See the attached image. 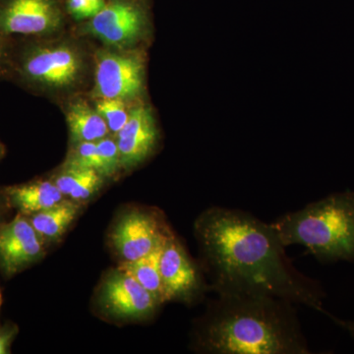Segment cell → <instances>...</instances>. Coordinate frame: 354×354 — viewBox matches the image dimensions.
Wrapping results in <instances>:
<instances>
[{"mask_svg":"<svg viewBox=\"0 0 354 354\" xmlns=\"http://www.w3.org/2000/svg\"><path fill=\"white\" fill-rule=\"evenodd\" d=\"M97 308L118 321L152 318L160 304L129 272L118 267L106 272L95 295Z\"/></svg>","mask_w":354,"mask_h":354,"instance_id":"5","label":"cell"},{"mask_svg":"<svg viewBox=\"0 0 354 354\" xmlns=\"http://www.w3.org/2000/svg\"><path fill=\"white\" fill-rule=\"evenodd\" d=\"M195 235L216 293H264L330 316L322 288L293 267L272 223L212 207L197 218Z\"/></svg>","mask_w":354,"mask_h":354,"instance_id":"1","label":"cell"},{"mask_svg":"<svg viewBox=\"0 0 354 354\" xmlns=\"http://www.w3.org/2000/svg\"><path fill=\"white\" fill-rule=\"evenodd\" d=\"M64 165L92 169L102 174V160L97 150V142L73 144Z\"/></svg>","mask_w":354,"mask_h":354,"instance_id":"19","label":"cell"},{"mask_svg":"<svg viewBox=\"0 0 354 354\" xmlns=\"http://www.w3.org/2000/svg\"><path fill=\"white\" fill-rule=\"evenodd\" d=\"M3 192L9 207L26 216L51 208L66 199L53 180H36L9 186Z\"/></svg>","mask_w":354,"mask_h":354,"instance_id":"13","label":"cell"},{"mask_svg":"<svg viewBox=\"0 0 354 354\" xmlns=\"http://www.w3.org/2000/svg\"><path fill=\"white\" fill-rule=\"evenodd\" d=\"M21 69L23 76L35 85L62 91L78 85L85 62L80 51L72 44H51L28 51Z\"/></svg>","mask_w":354,"mask_h":354,"instance_id":"4","label":"cell"},{"mask_svg":"<svg viewBox=\"0 0 354 354\" xmlns=\"http://www.w3.org/2000/svg\"><path fill=\"white\" fill-rule=\"evenodd\" d=\"M2 302H3V300H2L1 291H0V307H1Z\"/></svg>","mask_w":354,"mask_h":354,"instance_id":"27","label":"cell"},{"mask_svg":"<svg viewBox=\"0 0 354 354\" xmlns=\"http://www.w3.org/2000/svg\"><path fill=\"white\" fill-rule=\"evenodd\" d=\"M3 48L0 43V74L2 73V62H3Z\"/></svg>","mask_w":354,"mask_h":354,"instance_id":"25","label":"cell"},{"mask_svg":"<svg viewBox=\"0 0 354 354\" xmlns=\"http://www.w3.org/2000/svg\"><path fill=\"white\" fill-rule=\"evenodd\" d=\"M66 120L72 144L97 142L111 133L101 114L81 100L69 104Z\"/></svg>","mask_w":354,"mask_h":354,"instance_id":"15","label":"cell"},{"mask_svg":"<svg viewBox=\"0 0 354 354\" xmlns=\"http://www.w3.org/2000/svg\"><path fill=\"white\" fill-rule=\"evenodd\" d=\"M106 1L108 0H66V10L77 21H88L101 12Z\"/></svg>","mask_w":354,"mask_h":354,"instance_id":"21","label":"cell"},{"mask_svg":"<svg viewBox=\"0 0 354 354\" xmlns=\"http://www.w3.org/2000/svg\"><path fill=\"white\" fill-rule=\"evenodd\" d=\"M272 225L286 247L304 246L323 262L354 260V192L330 195Z\"/></svg>","mask_w":354,"mask_h":354,"instance_id":"3","label":"cell"},{"mask_svg":"<svg viewBox=\"0 0 354 354\" xmlns=\"http://www.w3.org/2000/svg\"><path fill=\"white\" fill-rule=\"evenodd\" d=\"M148 26V9L142 0H108L86 29L104 44L124 50L138 43Z\"/></svg>","mask_w":354,"mask_h":354,"instance_id":"8","label":"cell"},{"mask_svg":"<svg viewBox=\"0 0 354 354\" xmlns=\"http://www.w3.org/2000/svg\"><path fill=\"white\" fill-rule=\"evenodd\" d=\"M158 133L150 106L139 104L129 111L127 124L115 135L121 167L130 169L146 160L157 146Z\"/></svg>","mask_w":354,"mask_h":354,"instance_id":"12","label":"cell"},{"mask_svg":"<svg viewBox=\"0 0 354 354\" xmlns=\"http://www.w3.org/2000/svg\"><path fill=\"white\" fill-rule=\"evenodd\" d=\"M165 241L143 257L130 262H122L120 265L121 269L134 277L160 305L167 304L160 271V254Z\"/></svg>","mask_w":354,"mask_h":354,"instance_id":"17","label":"cell"},{"mask_svg":"<svg viewBox=\"0 0 354 354\" xmlns=\"http://www.w3.org/2000/svg\"><path fill=\"white\" fill-rule=\"evenodd\" d=\"M194 332L211 354H308L295 304L258 292L216 293Z\"/></svg>","mask_w":354,"mask_h":354,"instance_id":"2","label":"cell"},{"mask_svg":"<svg viewBox=\"0 0 354 354\" xmlns=\"http://www.w3.org/2000/svg\"><path fill=\"white\" fill-rule=\"evenodd\" d=\"M330 317L337 325L341 326L342 329L348 330L349 334L351 335V337H354V322H353V321L341 320V319L335 318V317L332 315H330Z\"/></svg>","mask_w":354,"mask_h":354,"instance_id":"23","label":"cell"},{"mask_svg":"<svg viewBox=\"0 0 354 354\" xmlns=\"http://www.w3.org/2000/svg\"><path fill=\"white\" fill-rule=\"evenodd\" d=\"M160 271L165 300L191 304L208 290L198 266L171 232L165 242L160 259Z\"/></svg>","mask_w":354,"mask_h":354,"instance_id":"9","label":"cell"},{"mask_svg":"<svg viewBox=\"0 0 354 354\" xmlns=\"http://www.w3.org/2000/svg\"><path fill=\"white\" fill-rule=\"evenodd\" d=\"M104 178L95 169L64 165L62 171L53 181L66 199L83 203L100 190L104 184Z\"/></svg>","mask_w":354,"mask_h":354,"instance_id":"16","label":"cell"},{"mask_svg":"<svg viewBox=\"0 0 354 354\" xmlns=\"http://www.w3.org/2000/svg\"><path fill=\"white\" fill-rule=\"evenodd\" d=\"M17 334V326L13 324L0 326V354L10 353L11 346Z\"/></svg>","mask_w":354,"mask_h":354,"instance_id":"22","label":"cell"},{"mask_svg":"<svg viewBox=\"0 0 354 354\" xmlns=\"http://www.w3.org/2000/svg\"><path fill=\"white\" fill-rule=\"evenodd\" d=\"M4 155V148L3 146H2V144L0 143V158L3 157Z\"/></svg>","mask_w":354,"mask_h":354,"instance_id":"26","label":"cell"},{"mask_svg":"<svg viewBox=\"0 0 354 354\" xmlns=\"http://www.w3.org/2000/svg\"><path fill=\"white\" fill-rule=\"evenodd\" d=\"M44 245L28 216L0 223V271L6 278L24 271L44 257Z\"/></svg>","mask_w":354,"mask_h":354,"instance_id":"11","label":"cell"},{"mask_svg":"<svg viewBox=\"0 0 354 354\" xmlns=\"http://www.w3.org/2000/svg\"><path fill=\"white\" fill-rule=\"evenodd\" d=\"M6 206H9V205L7 203L6 194H4V192H0V223H2V216H3Z\"/></svg>","mask_w":354,"mask_h":354,"instance_id":"24","label":"cell"},{"mask_svg":"<svg viewBox=\"0 0 354 354\" xmlns=\"http://www.w3.org/2000/svg\"><path fill=\"white\" fill-rule=\"evenodd\" d=\"M64 22L59 0H0V32L41 36L57 32Z\"/></svg>","mask_w":354,"mask_h":354,"instance_id":"10","label":"cell"},{"mask_svg":"<svg viewBox=\"0 0 354 354\" xmlns=\"http://www.w3.org/2000/svg\"><path fill=\"white\" fill-rule=\"evenodd\" d=\"M81 208L82 203L64 199L51 208L28 218L44 243H53L64 236L70 225L76 220Z\"/></svg>","mask_w":354,"mask_h":354,"instance_id":"14","label":"cell"},{"mask_svg":"<svg viewBox=\"0 0 354 354\" xmlns=\"http://www.w3.org/2000/svg\"><path fill=\"white\" fill-rule=\"evenodd\" d=\"M95 111L101 114L108 125L109 132L113 135L118 134L122 129L129 118V111L124 102L118 99L101 97L95 104Z\"/></svg>","mask_w":354,"mask_h":354,"instance_id":"18","label":"cell"},{"mask_svg":"<svg viewBox=\"0 0 354 354\" xmlns=\"http://www.w3.org/2000/svg\"><path fill=\"white\" fill-rule=\"evenodd\" d=\"M95 80V93L100 99L133 101L144 90V57L132 50L102 51L97 57Z\"/></svg>","mask_w":354,"mask_h":354,"instance_id":"7","label":"cell"},{"mask_svg":"<svg viewBox=\"0 0 354 354\" xmlns=\"http://www.w3.org/2000/svg\"><path fill=\"white\" fill-rule=\"evenodd\" d=\"M171 232L164 216L156 209H134L116 220L109 242L122 262H130L150 253Z\"/></svg>","mask_w":354,"mask_h":354,"instance_id":"6","label":"cell"},{"mask_svg":"<svg viewBox=\"0 0 354 354\" xmlns=\"http://www.w3.org/2000/svg\"><path fill=\"white\" fill-rule=\"evenodd\" d=\"M97 150L102 160V176H113L121 167L120 150L115 138L106 136L97 141Z\"/></svg>","mask_w":354,"mask_h":354,"instance_id":"20","label":"cell"}]
</instances>
